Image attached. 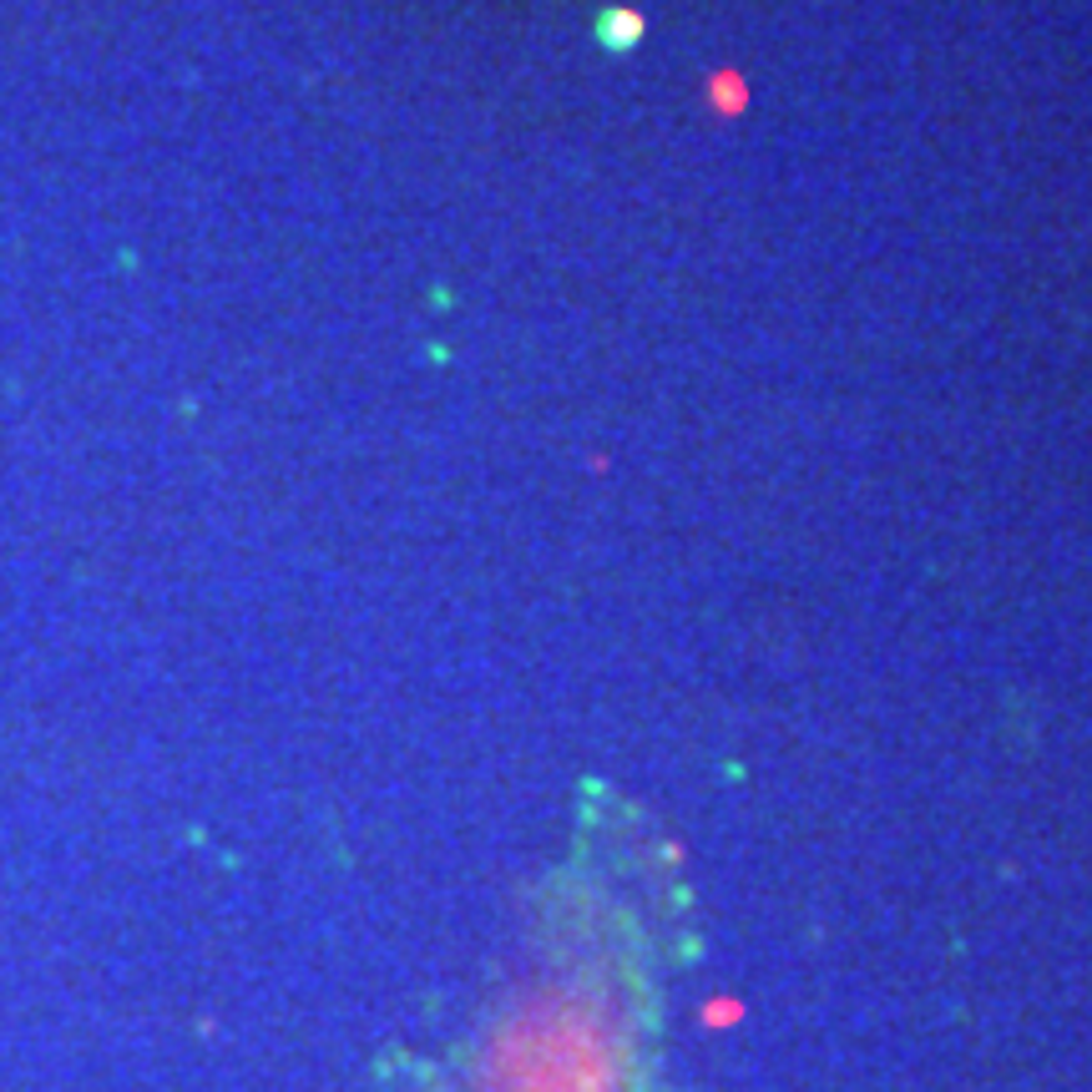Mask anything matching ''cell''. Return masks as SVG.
<instances>
[{"label": "cell", "mask_w": 1092, "mask_h": 1092, "mask_svg": "<svg viewBox=\"0 0 1092 1092\" xmlns=\"http://www.w3.org/2000/svg\"><path fill=\"white\" fill-rule=\"evenodd\" d=\"M632 1037L592 991H537L511 1007L475 1052V1092H628Z\"/></svg>", "instance_id": "cell-1"}, {"label": "cell", "mask_w": 1092, "mask_h": 1092, "mask_svg": "<svg viewBox=\"0 0 1092 1092\" xmlns=\"http://www.w3.org/2000/svg\"><path fill=\"white\" fill-rule=\"evenodd\" d=\"M738 1017H744V1007H738V1001H728V996L714 1001V1012H704L709 1027H728V1022H738Z\"/></svg>", "instance_id": "cell-2"}]
</instances>
